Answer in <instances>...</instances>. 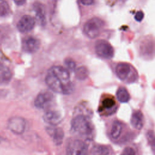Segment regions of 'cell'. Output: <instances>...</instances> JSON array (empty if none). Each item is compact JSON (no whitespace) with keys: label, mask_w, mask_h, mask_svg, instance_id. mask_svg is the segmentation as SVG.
Instances as JSON below:
<instances>
[{"label":"cell","mask_w":155,"mask_h":155,"mask_svg":"<svg viewBox=\"0 0 155 155\" xmlns=\"http://www.w3.org/2000/svg\"><path fill=\"white\" fill-rule=\"evenodd\" d=\"M105 26L104 21L97 17H94L89 19L85 24L84 32L90 39L97 38L102 31Z\"/></svg>","instance_id":"277c9868"},{"label":"cell","mask_w":155,"mask_h":155,"mask_svg":"<svg viewBox=\"0 0 155 155\" xmlns=\"http://www.w3.org/2000/svg\"><path fill=\"white\" fill-rule=\"evenodd\" d=\"M10 8L8 3L5 0H0V16H5L8 15Z\"/></svg>","instance_id":"7402d4cb"},{"label":"cell","mask_w":155,"mask_h":155,"mask_svg":"<svg viewBox=\"0 0 155 155\" xmlns=\"http://www.w3.org/2000/svg\"><path fill=\"white\" fill-rule=\"evenodd\" d=\"M131 124L137 130H140L142 128L143 125V115L140 111H135L132 114L131 117Z\"/></svg>","instance_id":"5bb4252c"},{"label":"cell","mask_w":155,"mask_h":155,"mask_svg":"<svg viewBox=\"0 0 155 155\" xmlns=\"http://www.w3.org/2000/svg\"><path fill=\"white\" fill-rule=\"evenodd\" d=\"M121 155H135V151L131 147H126L123 150Z\"/></svg>","instance_id":"d4e9b609"},{"label":"cell","mask_w":155,"mask_h":155,"mask_svg":"<svg viewBox=\"0 0 155 155\" xmlns=\"http://www.w3.org/2000/svg\"><path fill=\"white\" fill-rule=\"evenodd\" d=\"M76 74L77 78L79 79L83 80L85 79L88 76V70L85 67H82L77 69Z\"/></svg>","instance_id":"603a6c76"},{"label":"cell","mask_w":155,"mask_h":155,"mask_svg":"<svg viewBox=\"0 0 155 155\" xmlns=\"http://www.w3.org/2000/svg\"><path fill=\"white\" fill-rule=\"evenodd\" d=\"M46 130L47 133L52 138L55 145H59L62 144L64 134L61 128L57 127H48Z\"/></svg>","instance_id":"4fadbf2b"},{"label":"cell","mask_w":155,"mask_h":155,"mask_svg":"<svg viewBox=\"0 0 155 155\" xmlns=\"http://www.w3.org/2000/svg\"><path fill=\"white\" fill-rule=\"evenodd\" d=\"M144 18V13L142 11H138L134 15V19L137 22H141Z\"/></svg>","instance_id":"484cf974"},{"label":"cell","mask_w":155,"mask_h":155,"mask_svg":"<svg viewBox=\"0 0 155 155\" xmlns=\"http://www.w3.org/2000/svg\"><path fill=\"white\" fill-rule=\"evenodd\" d=\"M7 127L13 133L21 134L25 130L26 121L24 118L19 116L12 117L8 120Z\"/></svg>","instance_id":"ba28073f"},{"label":"cell","mask_w":155,"mask_h":155,"mask_svg":"<svg viewBox=\"0 0 155 155\" xmlns=\"http://www.w3.org/2000/svg\"><path fill=\"white\" fill-rule=\"evenodd\" d=\"M140 55L145 58H151L155 56V39L151 37H145L140 42L139 46Z\"/></svg>","instance_id":"52a82bcc"},{"label":"cell","mask_w":155,"mask_h":155,"mask_svg":"<svg viewBox=\"0 0 155 155\" xmlns=\"http://www.w3.org/2000/svg\"><path fill=\"white\" fill-rule=\"evenodd\" d=\"M1 136H0V142H1Z\"/></svg>","instance_id":"f1b7e54d"},{"label":"cell","mask_w":155,"mask_h":155,"mask_svg":"<svg viewBox=\"0 0 155 155\" xmlns=\"http://www.w3.org/2000/svg\"><path fill=\"white\" fill-rule=\"evenodd\" d=\"M65 65L67 67V68L71 71H73L76 67V64L74 61L71 59H65Z\"/></svg>","instance_id":"cb8c5ba5"},{"label":"cell","mask_w":155,"mask_h":155,"mask_svg":"<svg viewBox=\"0 0 155 155\" xmlns=\"http://www.w3.org/2000/svg\"><path fill=\"white\" fill-rule=\"evenodd\" d=\"M35 24V19L30 15L23 16L17 24L18 30L21 33H25L32 30Z\"/></svg>","instance_id":"30bf717a"},{"label":"cell","mask_w":155,"mask_h":155,"mask_svg":"<svg viewBox=\"0 0 155 155\" xmlns=\"http://www.w3.org/2000/svg\"><path fill=\"white\" fill-rule=\"evenodd\" d=\"M147 138L151 150L155 155V134L152 130H149L147 133Z\"/></svg>","instance_id":"44dd1931"},{"label":"cell","mask_w":155,"mask_h":155,"mask_svg":"<svg viewBox=\"0 0 155 155\" xmlns=\"http://www.w3.org/2000/svg\"><path fill=\"white\" fill-rule=\"evenodd\" d=\"M117 100L121 103L128 102L130 99V94L127 89L124 87H120L116 91Z\"/></svg>","instance_id":"d6986e66"},{"label":"cell","mask_w":155,"mask_h":155,"mask_svg":"<svg viewBox=\"0 0 155 155\" xmlns=\"http://www.w3.org/2000/svg\"><path fill=\"white\" fill-rule=\"evenodd\" d=\"M79 1L84 5H91L94 2V0H79Z\"/></svg>","instance_id":"4316f807"},{"label":"cell","mask_w":155,"mask_h":155,"mask_svg":"<svg viewBox=\"0 0 155 155\" xmlns=\"http://www.w3.org/2000/svg\"><path fill=\"white\" fill-rule=\"evenodd\" d=\"M87 144L79 139L70 140L66 147L67 155H87Z\"/></svg>","instance_id":"8992f818"},{"label":"cell","mask_w":155,"mask_h":155,"mask_svg":"<svg viewBox=\"0 0 155 155\" xmlns=\"http://www.w3.org/2000/svg\"><path fill=\"white\" fill-rule=\"evenodd\" d=\"M114 72L117 78L127 83L136 82L138 74L133 66L128 62H118L114 67Z\"/></svg>","instance_id":"7a4b0ae2"},{"label":"cell","mask_w":155,"mask_h":155,"mask_svg":"<svg viewBox=\"0 0 155 155\" xmlns=\"http://www.w3.org/2000/svg\"><path fill=\"white\" fill-rule=\"evenodd\" d=\"M12 78V73L5 65L0 64V85L8 84Z\"/></svg>","instance_id":"2e32d148"},{"label":"cell","mask_w":155,"mask_h":155,"mask_svg":"<svg viewBox=\"0 0 155 155\" xmlns=\"http://www.w3.org/2000/svg\"><path fill=\"white\" fill-rule=\"evenodd\" d=\"M39 41L33 36L26 37L22 41V48L28 53L36 52L39 49Z\"/></svg>","instance_id":"8fae6325"},{"label":"cell","mask_w":155,"mask_h":155,"mask_svg":"<svg viewBox=\"0 0 155 155\" xmlns=\"http://www.w3.org/2000/svg\"><path fill=\"white\" fill-rule=\"evenodd\" d=\"M96 54L104 59H111L114 55V49L106 40H97L94 45Z\"/></svg>","instance_id":"5b68a950"},{"label":"cell","mask_w":155,"mask_h":155,"mask_svg":"<svg viewBox=\"0 0 155 155\" xmlns=\"http://www.w3.org/2000/svg\"><path fill=\"white\" fill-rule=\"evenodd\" d=\"M73 130L81 136H90L93 131V127L89 119L83 115L79 114L75 116L71 121Z\"/></svg>","instance_id":"3957f363"},{"label":"cell","mask_w":155,"mask_h":155,"mask_svg":"<svg viewBox=\"0 0 155 155\" xmlns=\"http://www.w3.org/2000/svg\"><path fill=\"white\" fill-rule=\"evenodd\" d=\"M122 129V124L117 120H115L111 126V128L110 131L111 137L114 139H117L121 134Z\"/></svg>","instance_id":"ffe728a7"},{"label":"cell","mask_w":155,"mask_h":155,"mask_svg":"<svg viewBox=\"0 0 155 155\" xmlns=\"http://www.w3.org/2000/svg\"><path fill=\"white\" fill-rule=\"evenodd\" d=\"M33 8L38 21L41 25H44L45 23V13L44 6L39 2H36L33 5Z\"/></svg>","instance_id":"ac0fdd59"},{"label":"cell","mask_w":155,"mask_h":155,"mask_svg":"<svg viewBox=\"0 0 155 155\" xmlns=\"http://www.w3.org/2000/svg\"><path fill=\"white\" fill-rule=\"evenodd\" d=\"M89 155H111V150L106 145H95L90 150Z\"/></svg>","instance_id":"9a60e30c"},{"label":"cell","mask_w":155,"mask_h":155,"mask_svg":"<svg viewBox=\"0 0 155 155\" xmlns=\"http://www.w3.org/2000/svg\"><path fill=\"white\" fill-rule=\"evenodd\" d=\"M13 1L16 4L18 5H21L25 3L26 0H13Z\"/></svg>","instance_id":"83f0119b"},{"label":"cell","mask_w":155,"mask_h":155,"mask_svg":"<svg viewBox=\"0 0 155 155\" xmlns=\"http://www.w3.org/2000/svg\"><path fill=\"white\" fill-rule=\"evenodd\" d=\"M43 119L48 124L51 126H56L61 122L62 116L57 111L49 110L46 111L43 115Z\"/></svg>","instance_id":"7c38bea8"},{"label":"cell","mask_w":155,"mask_h":155,"mask_svg":"<svg viewBox=\"0 0 155 155\" xmlns=\"http://www.w3.org/2000/svg\"><path fill=\"white\" fill-rule=\"evenodd\" d=\"M53 99V95L49 91H42L38 94L35 100V105L40 109L46 108L49 106Z\"/></svg>","instance_id":"9c48e42d"},{"label":"cell","mask_w":155,"mask_h":155,"mask_svg":"<svg viewBox=\"0 0 155 155\" xmlns=\"http://www.w3.org/2000/svg\"><path fill=\"white\" fill-rule=\"evenodd\" d=\"M45 82L51 90L58 93L68 94L74 89L68 71L61 66L53 67L48 71Z\"/></svg>","instance_id":"6da1fadb"},{"label":"cell","mask_w":155,"mask_h":155,"mask_svg":"<svg viewBox=\"0 0 155 155\" xmlns=\"http://www.w3.org/2000/svg\"><path fill=\"white\" fill-rule=\"evenodd\" d=\"M116 108V102L113 97H105L101 102L100 111L110 110L113 111Z\"/></svg>","instance_id":"e0dca14e"}]
</instances>
